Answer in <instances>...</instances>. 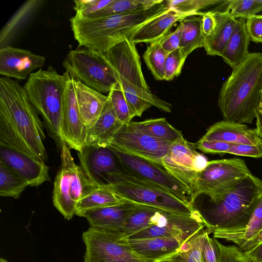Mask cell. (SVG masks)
I'll use <instances>...</instances> for the list:
<instances>
[{
	"label": "cell",
	"mask_w": 262,
	"mask_h": 262,
	"mask_svg": "<svg viewBox=\"0 0 262 262\" xmlns=\"http://www.w3.org/2000/svg\"><path fill=\"white\" fill-rule=\"evenodd\" d=\"M108 148L116 155L123 171L163 188L179 200L191 205V195L189 192L162 165Z\"/></svg>",
	"instance_id": "cell-11"
},
{
	"label": "cell",
	"mask_w": 262,
	"mask_h": 262,
	"mask_svg": "<svg viewBox=\"0 0 262 262\" xmlns=\"http://www.w3.org/2000/svg\"><path fill=\"white\" fill-rule=\"evenodd\" d=\"M202 16L192 15L179 21L182 25L179 49L186 58L194 50L204 47L205 37L202 31Z\"/></svg>",
	"instance_id": "cell-30"
},
{
	"label": "cell",
	"mask_w": 262,
	"mask_h": 262,
	"mask_svg": "<svg viewBox=\"0 0 262 262\" xmlns=\"http://www.w3.org/2000/svg\"><path fill=\"white\" fill-rule=\"evenodd\" d=\"M29 186L28 183L13 169L0 161V195L18 199Z\"/></svg>",
	"instance_id": "cell-36"
},
{
	"label": "cell",
	"mask_w": 262,
	"mask_h": 262,
	"mask_svg": "<svg viewBox=\"0 0 262 262\" xmlns=\"http://www.w3.org/2000/svg\"><path fill=\"white\" fill-rule=\"evenodd\" d=\"M246 25L250 40L262 42V15H255L246 19Z\"/></svg>",
	"instance_id": "cell-46"
},
{
	"label": "cell",
	"mask_w": 262,
	"mask_h": 262,
	"mask_svg": "<svg viewBox=\"0 0 262 262\" xmlns=\"http://www.w3.org/2000/svg\"><path fill=\"white\" fill-rule=\"evenodd\" d=\"M171 143L135 130L124 124L115 135L112 147L162 165Z\"/></svg>",
	"instance_id": "cell-13"
},
{
	"label": "cell",
	"mask_w": 262,
	"mask_h": 262,
	"mask_svg": "<svg viewBox=\"0 0 262 262\" xmlns=\"http://www.w3.org/2000/svg\"><path fill=\"white\" fill-rule=\"evenodd\" d=\"M62 65L72 78L102 94H108L118 83L104 53L84 48L71 50Z\"/></svg>",
	"instance_id": "cell-9"
},
{
	"label": "cell",
	"mask_w": 262,
	"mask_h": 262,
	"mask_svg": "<svg viewBox=\"0 0 262 262\" xmlns=\"http://www.w3.org/2000/svg\"><path fill=\"white\" fill-rule=\"evenodd\" d=\"M186 59L179 48L168 53L164 64L165 80L171 81L178 77Z\"/></svg>",
	"instance_id": "cell-41"
},
{
	"label": "cell",
	"mask_w": 262,
	"mask_h": 262,
	"mask_svg": "<svg viewBox=\"0 0 262 262\" xmlns=\"http://www.w3.org/2000/svg\"><path fill=\"white\" fill-rule=\"evenodd\" d=\"M251 174L245 162L241 159L208 161L205 168L198 173L193 195L219 189Z\"/></svg>",
	"instance_id": "cell-14"
},
{
	"label": "cell",
	"mask_w": 262,
	"mask_h": 262,
	"mask_svg": "<svg viewBox=\"0 0 262 262\" xmlns=\"http://www.w3.org/2000/svg\"><path fill=\"white\" fill-rule=\"evenodd\" d=\"M232 35L221 56L232 69L240 64L249 54L250 37L246 29V19L236 18Z\"/></svg>",
	"instance_id": "cell-28"
},
{
	"label": "cell",
	"mask_w": 262,
	"mask_h": 262,
	"mask_svg": "<svg viewBox=\"0 0 262 262\" xmlns=\"http://www.w3.org/2000/svg\"><path fill=\"white\" fill-rule=\"evenodd\" d=\"M60 148L61 164L54 180L53 203L64 217L70 220L76 214L78 202L97 187L75 163L64 141Z\"/></svg>",
	"instance_id": "cell-8"
},
{
	"label": "cell",
	"mask_w": 262,
	"mask_h": 262,
	"mask_svg": "<svg viewBox=\"0 0 262 262\" xmlns=\"http://www.w3.org/2000/svg\"><path fill=\"white\" fill-rule=\"evenodd\" d=\"M87 133L79 114L73 79L69 74L64 89L61 137L69 148L80 152L86 145Z\"/></svg>",
	"instance_id": "cell-16"
},
{
	"label": "cell",
	"mask_w": 262,
	"mask_h": 262,
	"mask_svg": "<svg viewBox=\"0 0 262 262\" xmlns=\"http://www.w3.org/2000/svg\"><path fill=\"white\" fill-rule=\"evenodd\" d=\"M42 1L30 0L26 1L16 11L2 28L0 33L1 48L30 19L38 10Z\"/></svg>",
	"instance_id": "cell-33"
},
{
	"label": "cell",
	"mask_w": 262,
	"mask_h": 262,
	"mask_svg": "<svg viewBox=\"0 0 262 262\" xmlns=\"http://www.w3.org/2000/svg\"><path fill=\"white\" fill-rule=\"evenodd\" d=\"M256 128L257 135L262 139V90L260 94L259 104L256 112Z\"/></svg>",
	"instance_id": "cell-50"
},
{
	"label": "cell",
	"mask_w": 262,
	"mask_h": 262,
	"mask_svg": "<svg viewBox=\"0 0 262 262\" xmlns=\"http://www.w3.org/2000/svg\"><path fill=\"white\" fill-rule=\"evenodd\" d=\"M209 234L205 227L192 235L177 253L158 262H202V249L204 241Z\"/></svg>",
	"instance_id": "cell-34"
},
{
	"label": "cell",
	"mask_w": 262,
	"mask_h": 262,
	"mask_svg": "<svg viewBox=\"0 0 262 262\" xmlns=\"http://www.w3.org/2000/svg\"><path fill=\"white\" fill-rule=\"evenodd\" d=\"M166 1L152 7L97 18L70 19L78 47L104 53L131 36L142 25L168 10Z\"/></svg>",
	"instance_id": "cell-3"
},
{
	"label": "cell",
	"mask_w": 262,
	"mask_h": 262,
	"mask_svg": "<svg viewBox=\"0 0 262 262\" xmlns=\"http://www.w3.org/2000/svg\"><path fill=\"white\" fill-rule=\"evenodd\" d=\"M182 31V25L179 22L173 32L167 34L159 40L161 46L166 52L169 53L179 48Z\"/></svg>",
	"instance_id": "cell-45"
},
{
	"label": "cell",
	"mask_w": 262,
	"mask_h": 262,
	"mask_svg": "<svg viewBox=\"0 0 262 262\" xmlns=\"http://www.w3.org/2000/svg\"><path fill=\"white\" fill-rule=\"evenodd\" d=\"M217 253V262H248L237 246H224L213 237Z\"/></svg>",
	"instance_id": "cell-42"
},
{
	"label": "cell",
	"mask_w": 262,
	"mask_h": 262,
	"mask_svg": "<svg viewBox=\"0 0 262 262\" xmlns=\"http://www.w3.org/2000/svg\"><path fill=\"white\" fill-rule=\"evenodd\" d=\"M165 212L167 211L155 207L137 205L127 217L121 239L128 238L134 234L157 224Z\"/></svg>",
	"instance_id": "cell-29"
},
{
	"label": "cell",
	"mask_w": 262,
	"mask_h": 262,
	"mask_svg": "<svg viewBox=\"0 0 262 262\" xmlns=\"http://www.w3.org/2000/svg\"><path fill=\"white\" fill-rule=\"evenodd\" d=\"M0 161L13 169L31 187H37L50 180V168L44 161L0 146Z\"/></svg>",
	"instance_id": "cell-19"
},
{
	"label": "cell",
	"mask_w": 262,
	"mask_h": 262,
	"mask_svg": "<svg viewBox=\"0 0 262 262\" xmlns=\"http://www.w3.org/2000/svg\"><path fill=\"white\" fill-rule=\"evenodd\" d=\"M207 234L202 249V262H217V253L214 238Z\"/></svg>",
	"instance_id": "cell-47"
},
{
	"label": "cell",
	"mask_w": 262,
	"mask_h": 262,
	"mask_svg": "<svg viewBox=\"0 0 262 262\" xmlns=\"http://www.w3.org/2000/svg\"><path fill=\"white\" fill-rule=\"evenodd\" d=\"M261 195L262 180L252 174L219 189L194 194L190 203L210 234L245 227Z\"/></svg>",
	"instance_id": "cell-2"
},
{
	"label": "cell",
	"mask_w": 262,
	"mask_h": 262,
	"mask_svg": "<svg viewBox=\"0 0 262 262\" xmlns=\"http://www.w3.org/2000/svg\"><path fill=\"white\" fill-rule=\"evenodd\" d=\"M222 0H168L166 1L169 8L183 13L202 16L201 9L224 2Z\"/></svg>",
	"instance_id": "cell-40"
},
{
	"label": "cell",
	"mask_w": 262,
	"mask_h": 262,
	"mask_svg": "<svg viewBox=\"0 0 262 262\" xmlns=\"http://www.w3.org/2000/svg\"><path fill=\"white\" fill-rule=\"evenodd\" d=\"M200 139L254 145L262 142L255 129L250 128L245 124L225 120L211 125Z\"/></svg>",
	"instance_id": "cell-22"
},
{
	"label": "cell",
	"mask_w": 262,
	"mask_h": 262,
	"mask_svg": "<svg viewBox=\"0 0 262 262\" xmlns=\"http://www.w3.org/2000/svg\"><path fill=\"white\" fill-rule=\"evenodd\" d=\"M196 149L195 143L181 138L170 144L161 161L162 165L188 190L191 198L199 173L195 161L199 152Z\"/></svg>",
	"instance_id": "cell-12"
},
{
	"label": "cell",
	"mask_w": 262,
	"mask_h": 262,
	"mask_svg": "<svg viewBox=\"0 0 262 262\" xmlns=\"http://www.w3.org/2000/svg\"><path fill=\"white\" fill-rule=\"evenodd\" d=\"M105 187L123 200L136 204L179 214L193 215L197 212L191 205L183 202L163 188L122 170L109 175Z\"/></svg>",
	"instance_id": "cell-7"
},
{
	"label": "cell",
	"mask_w": 262,
	"mask_h": 262,
	"mask_svg": "<svg viewBox=\"0 0 262 262\" xmlns=\"http://www.w3.org/2000/svg\"><path fill=\"white\" fill-rule=\"evenodd\" d=\"M46 136L36 108L17 81L0 78V146L47 160Z\"/></svg>",
	"instance_id": "cell-1"
},
{
	"label": "cell",
	"mask_w": 262,
	"mask_h": 262,
	"mask_svg": "<svg viewBox=\"0 0 262 262\" xmlns=\"http://www.w3.org/2000/svg\"><path fill=\"white\" fill-rule=\"evenodd\" d=\"M68 75L66 71L59 74L49 66L46 70L40 69L31 73L23 86L29 100L41 115L60 147L64 141L61 135V124Z\"/></svg>",
	"instance_id": "cell-6"
},
{
	"label": "cell",
	"mask_w": 262,
	"mask_h": 262,
	"mask_svg": "<svg viewBox=\"0 0 262 262\" xmlns=\"http://www.w3.org/2000/svg\"><path fill=\"white\" fill-rule=\"evenodd\" d=\"M202 29L205 38L211 36L217 26V20L213 10L204 12L202 16Z\"/></svg>",
	"instance_id": "cell-48"
},
{
	"label": "cell",
	"mask_w": 262,
	"mask_h": 262,
	"mask_svg": "<svg viewBox=\"0 0 262 262\" xmlns=\"http://www.w3.org/2000/svg\"><path fill=\"white\" fill-rule=\"evenodd\" d=\"M192 15H196L183 13L169 8L142 25L131 36L130 40L135 44L152 43L168 34L176 22Z\"/></svg>",
	"instance_id": "cell-24"
},
{
	"label": "cell",
	"mask_w": 262,
	"mask_h": 262,
	"mask_svg": "<svg viewBox=\"0 0 262 262\" xmlns=\"http://www.w3.org/2000/svg\"><path fill=\"white\" fill-rule=\"evenodd\" d=\"M222 9L234 18L247 19L262 11V0H229L221 4Z\"/></svg>",
	"instance_id": "cell-38"
},
{
	"label": "cell",
	"mask_w": 262,
	"mask_h": 262,
	"mask_svg": "<svg viewBox=\"0 0 262 262\" xmlns=\"http://www.w3.org/2000/svg\"><path fill=\"white\" fill-rule=\"evenodd\" d=\"M135 45L126 38L104 53L118 84L136 116L141 117L152 106L170 113L171 104L152 94L147 84Z\"/></svg>",
	"instance_id": "cell-5"
},
{
	"label": "cell",
	"mask_w": 262,
	"mask_h": 262,
	"mask_svg": "<svg viewBox=\"0 0 262 262\" xmlns=\"http://www.w3.org/2000/svg\"><path fill=\"white\" fill-rule=\"evenodd\" d=\"M80 166L96 187L106 185L109 175L122 170L114 152L108 147L86 146L78 152Z\"/></svg>",
	"instance_id": "cell-17"
},
{
	"label": "cell",
	"mask_w": 262,
	"mask_h": 262,
	"mask_svg": "<svg viewBox=\"0 0 262 262\" xmlns=\"http://www.w3.org/2000/svg\"><path fill=\"white\" fill-rule=\"evenodd\" d=\"M0 262H8V261L6 259H5L3 258H1Z\"/></svg>",
	"instance_id": "cell-51"
},
{
	"label": "cell",
	"mask_w": 262,
	"mask_h": 262,
	"mask_svg": "<svg viewBox=\"0 0 262 262\" xmlns=\"http://www.w3.org/2000/svg\"><path fill=\"white\" fill-rule=\"evenodd\" d=\"M262 90V53H250L223 83L218 105L224 120L251 124Z\"/></svg>",
	"instance_id": "cell-4"
},
{
	"label": "cell",
	"mask_w": 262,
	"mask_h": 262,
	"mask_svg": "<svg viewBox=\"0 0 262 262\" xmlns=\"http://www.w3.org/2000/svg\"><path fill=\"white\" fill-rule=\"evenodd\" d=\"M127 125L135 130L170 143L183 138L182 132L170 125L165 118L130 122Z\"/></svg>",
	"instance_id": "cell-31"
},
{
	"label": "cell",
	"mask_w": 262,
	"mask_h": 262,
	"mask_svg": "<svg viewBox=\"0 0 262 262\" xmlns=\"http://www.w3.org/2000/svg\"><path fill=\"white\" fill-rule=\"evenodd\" d=\"M124 201L107 187H96L78 202L76 215L82 217L87 211L118 205Z\"/></svg>",
	"instance_id": "cell-32"
},
{
	"label": "cell",
	"mask_w": 262,
	"mask_h": 262,
	"mask_svg": "<svg viewBox=\"0 0 262 262\" xmlns=\"http://www.w3.org/2000/svg\"><path fill=\"white\" fill-rule=\"evenodd\" d=\"M137 205L125 201L118 205L87 211L82 217L86 219L90 227L117 234L122 238L127 217Z\"/></svg>",
	"instance_id": "cell-20"
},
{
	"label": "cell",
	"mask_w": 262,
	"mask_h": 262,
	"mask_svg": "<svg viewBox=\"0 0 262 262\" xmlns=\"http://www.w3.org/2000/svg\"><path fill=\"white\" fill-rule=\"evenodd\" d=\"M204 227H205V225L198 212L193 215H183L167 211L157 224L126 239L166 237L177 238L185 243Z\"/></svg>",
	"instance_id": "cell-15"
},
{
	"label": "cell",
	"mask_w": 262,
	"mask_h": 262,
	"mask_svg": "<svg viewBox=\"0 0 262 262\" xmlns=\"http://www.w3.org/2000/svg\"><path fill=\"white\" fill-rule=\"evenodd\" d=\"M163 0H112L103 9L85 18H97L149 9Z\"/></svg>",
	"instance_id": "cell-35"
},
{
	"label": "cell",
	"mask_w": 262,
	"mask_h": 262,
	"mask_svg": "<svg viewBox=\"0 0 262 262\" xmlns=\"http://www.w3.org/2000/svg\"><path fill=\"white\" fill-rule=\"evenodd\" d=\"M213 237L236 244L243 252L250 251L262 242V195L248 224L232 231H215Z\"/></svg>",
	"instance_id": "cell-21"
},
{
	"label": "cell",
	"mask_w": 262,
	"mask_h": 262,
	"mask_svg": "<svg viewBox=\"0 0 262 262\" xmlns=\"http://www.w3.org/2000/svg\"><path fill=\"white\" fill-rule=\"evenodd\" d=\"M73 79L80 118L88 130L99 118L108 96L91 89L78 79Z\"/></svg>",
	"instance_id": "cell-23"
},
{
	"label": "cell",
	"mask_w": 262,
	"mask_h": 262,
	"mask_svg": "<svg viewBox=\"0 0 262 262\" xmlns=\"http://www.w3.org/2000/svg\"><path fill=\"white\" fill-rule=\"evenodd\" d=\"M107 96L120 121L124 124H129L136 117L135 114L118 83L112 88Z\"/></svg>",
	"instance_id": "cell-39"
},
{
	"label": "cell",
	"mask_w": 262,
	"mask_h": 262,
	"mask_svg": "<svg viewBox=\"0 0 262 262\" xmlns=\"http://www.w3.org/2000/svg\"><path fill=\"white\" fill-rule=\"evenodd\" d=\"M217 26L214 34L205 38L204 48L208 55L221 56L232 35L236 24V18L228 12L219 9L213 10Z\"/></svg>",
	"instance_id": "cell-27"
},
{
	"label": "cell",
	"mask_w": 262,
	"mask_h": 262,
	"mask_svg": "<svg viewBox=\"0 0 262 262\" xmlns=\"http://www.w3.org/2000/svg\"><path fill=\"white\" fill-rule=\"evenodd\" d=\"M227 154L255 158H262V142L254 145L232 143Z\"/></svg>",
	"instance_id": "cell-44"
},
{
	"label": "cell",
	"mask_w": 262,
	"mask_h": 262,
	"mask_svg": "<svg viewBox=\"0 0 262 262\" xmlns=\"http://www.w3.org/2000/svg\"><path fill=\"white\" fill-rule=\"evenodd\" d=\"M112 0H76L74 1L73 9L75 16L87 18L97 11L103 9L112 2Z\"/></svg>",
	"instance_id": "cell-43"
},
{
	"label": "cell",
	"mask_w": 262,
	"mask_h": 262,
	"mask_svg": "<svg viewBox=\"0 0 262 262\" xmlns=\"http://www.w3.org/2000/svg\"><path fill=\"white\" fill-rule=\"evenodd\" d=\"M124 125L117 116L108 98L99 118L88 130L85 146L108 147L115 135Z\"/></svg>",
	"instance_id": "cell-26"
},
{
	"label": "cell",
	"mask_w": 262,
	"mask_h": 262,
	"mask_svg": "<svg viewBox=\"0 0 262 262\" xmlns=\"http://www.w3.org/2000/svg\"><path fill=\"white\" fill-rule=\"evenodd\" d=\"M243 253L248 262H262V242L250 251Z\"/></svg>",
	"instance_id": "cell-49"
},
{
	"label": "cell",
	"mask_w": 262,
	"mask_h": 262,
	"mask_svg": "<svg viewBox=\"0 0 262 262\" xmlns=\"http://www.w3.org/2000/svg\"><path fill=\"white\" fill-rule=\"evenodd\" d=\"M124 239L137 254L155 262L177 253L185 243L177 238L166 237Z\"/></svg>",
	"instance_id": "cell-25"
},
{
	"label": "cell",
	"mask_w": 262,
	"mask_h": 262,
	"mask_svg": "<svg viewBox=\"0 0 262 262\" xmlns=\"http://www.w3.org/2000/svg\"><path fill=\"white\" fill-rule=\"evenodd\" d=\"M168 54L158 40L150 44L143 55L145 63L157 80H165L164 64Z\"/></svg>",
	"instance_id": "cell-37"
},
{
	"label": "cell",
	"mask_w": 262,
	"mask_h": 262,
	"mask_svg": "<svg viewBox=\"0 0 262 262\" xmlns=\"http://www.w3.org/2000/svg\"><path fill=\"white\" fill-rule=\"evenodd\" d=\"M45 60L44 56L30 51L5 46L0 49V74L9 78L24 80L32 71L41 68Z\"/></svg>",
	"instance_id": "cell-18"
},
{
	"label": "cell",
	"mask_w": 262,
	"mask_h": 262,
	"mask_svg": "<svg viewBox=\"0 0 262 262\" xmlns=\"http://www.w3.org/2000/svg\"><path fill=\"white\" fill-rule=\"evenodd\" d=\"M115 233L90 227L82 234L84 262H155L135 252Z\"/></svg>",
	"instance_id": "cell-10"
}]
</instances>
